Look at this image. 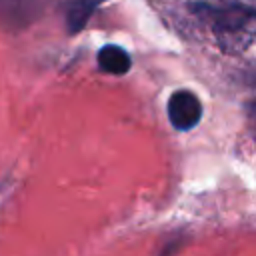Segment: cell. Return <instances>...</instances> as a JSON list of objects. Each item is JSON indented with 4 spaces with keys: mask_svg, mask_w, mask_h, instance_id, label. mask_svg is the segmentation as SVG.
I'll return each instance as SVG.
<instances>
[{
    "mask_svg": "<svg viewBox=\"0 0 256 256\" xmlns=\"http://www.w3.org/2000/svg\"><path fill=\"white\" fill-rule=\"evenodd\" d=\"M168 118L174 128L190 130L202 118V104L190 90H178L168 100Z\"/></svg>",
    "mask_w": 256,
    "mask_h": 256,
    "instance_id": "cell-2",
    "label": "cell"
},
{
    "mask_svg": "<svg viewBox=\"0 0 256 256\" xmlns=\"http://www.w3.org/2000/svg\"><path fill=\"white\" fill-rule=\"evenodd\" d=\"M130 64L132 60L128 52L116 44H106L98 52V66L108 74H126L130 70Z\"/></svg>",
    "mask_w": 256,
    "mask_h": 256,
    "instance_id": "cell-3",
    "label": "cell"
},
{
    "mask_svg": "<svg viewBox=\"0 0 256 256\" xmlns=\"http://www.w3.org/2000/svg\"><path fill=\"white\" fill-rule=\"evenodd\" d=\"M96 8V0H74L68 6V14H66V22H68V30L70 32H78L84 28V24L88 22L90 14Z\"/></svg>",
    "mask_w": 256,
    "mask_h": 256,
    "instance_id": "cell-4",
    "label": "cell"
},
{
    "mask_svg": "<svg viewBox=\"0 0 256 256\" xmlns=\"http://www.w3.org/2000/svg\"><path fill=\"white\" fill-rule=\"evenodd\" d=\"M190 10L202 16L220 46L226 54H240L252 46L254 40V8L238 2L210 4V2H194Z\"/></svg>",
    "mask_w": 256,
    "mask_h": 256,
    "instance_id": "cell-1",
    "label": "cell"
}]
</instances>
